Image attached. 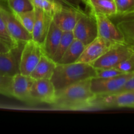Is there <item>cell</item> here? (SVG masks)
I'll list each match as a JSON object with an SVG mask.
<instances>
[{"mask_svg":"<svg viewBox=\"0 0 134 134\" xmlns=\"http://www.w3.org/2000/svg\"><path fill=\"white\" fill-rule=\"evenodd\" d=\"M90 81L89 79L56 91L52 107L66 111L90 109L92 101L96 96L91 90Z\"/></svg>","mask_w":134,"mask_h":134,"instance_id":"6da1fadb","label":"cell"},{"mask_svg":"<svg viewBox=\"0 0 134 134\" xmlns=\"http://www.w3.org/2000/svg\"><path fill=\"white\" fill-rule=\"evenodd\" d=\"M96 77V69L91 64L75 62L57 64L51 81L58 91L73 84Z\"/></svg>","mask_w":134,"mask_h":134,"instance_id":"7a4b0ae2","label":"cell"},{"mask_svg":"<svg viewBox=\"0 0 134 134\" xmlns=\"http://www.w3.org/2000/svg\"><path fill=\"white\" fill-rule=\"evenodd\" d=\"M133 51L134 47L127 43H115L91 65L96 69L116 68L125 61Z\"/></svg>","mask_w":134,"mask_h":134,"instance_id":"3957f363","label":"cell"},{"mask_svg":"<svg viewBox=\"0 0 134 134\" xmlns=\"http://www.w3.org/2000/svg\"><path fill=\"white\" fill-rule=\"evenodd\" d=\"M133 75L132 72L110 78L93 77L90 81L91 90L95 95L116 94Z\"/></svg>","mask_w":134,"mask_h":134,"instance_id":"277c9868","label":"cell"},{"mask_svg":"<svg viewBox=\"0 0 134 134\" xmlns=\"http://www.w3.org/2000/svg\"><path fill=\"white\" fill-rule=\"evenodd\" d=\"M114 107L134 108V92L96 95L92 101L90 109Z\"/></svg>","mask_w":134,"mask_h":134,"instance_id":"5b68a950","label":"cell"},{"mask_svg":"<svg viewBox=\"0 0 134 134\" xmlns=\"http://www.w3.org/2000/svg\"><path fill=\"white\" fill-rule=\"evenodd\" d=\"M43 54L41 44L33 39L25 43L21 53L20 73L30 75Z\"/></svg>","mask_w":134,"mask_h":134,"instance_id":"8992f818","label":"cell"},{"mask_svg":"<svg viewBox=\"0 0 134 134\" xmlns=\"http://www.w3.org/2000/svg\"><path fill=\"white\" fill-rule=\"evenodd\" d=\"M75 39L88 45L98 37V26L93 14L91 15L81 13L73 31Z\"/></svg>","mask_w":134,"mask_h":134,"instance_id":"52a82bcc","label":"cell"},{"mask_svg":"<svg viewBox=\"0 0 134 134\" xmlns=\"http://www.w3.org/2000/svg\"><path fill=\"white\" fill-rule=\"evenodd\" d=\"M93 15L97 22L98 36L113 43H125L122 33L109 16L102 14H93Z\"/></svg>","mask_w":134,"mask_h":134,"instance_id":"ba28073f","label":"cell"},{"mask_svg":"<svg viewBox=\"0 0 134 134\" xmlns=\"http://www.w3.org/2000/svg\"><path fill=\"white\" fill-rule=\"evenodd\" d=\"M24 44L22 43L17 47L0 54V75L14 77L20 73V61Z\"/></svg>","mask_w":134,"mask_h":134,"instance_id":"9c48e42d","label":"cell"},{"mask_svg":"<svg viewBox=\"0 0 134 134\" xmlns=\"http://www.w3.org/2000/svg\"><path fill=\"white\" fill-rule=\"evenodd\" d=\"M56 90L51 79L35 80L31 90L32 103L52 104L55 100Z\"/></svg>","mask_w":134,"mask_h":134,"instance_id":"30bf717a","label":"cell"},{"mask_svg":"<svg viewBox=\"0 0 134 134\" xmlns=\"http://www.w3.org/2000/svg\"><path fill=\"white\" fill-rule=\"evenodd\" d=\"M0 15L5 21L10 35L19 43H26L32 39V35L20 22L12 11H9L1 5Z\"/></svg>","mask_w":134,"mask_h":134,"instance_id":"8fae6325","label":"cell"},{"mask_svg":"<svg viewBox=\"0 0 134 134\" xmlns=\"http://www.w3.org/2000/svg\"><path fill=\"white\" fill-rule=\"evenodd\" d=\"M115 43H113L98 36L85 47L77 62L92 64L103 56Z\"/></svg>","mask_w":134,"mask_h":134,"instance_id":"7c38bea8","label":"cell"},{"mask_svg":"<svg viewBox=\"0 0 134 134\" xmlns=\"http://www.w3.org/2000/svg\"><path fill=\"white\" fill-rule=\"evenodd\" d=\"M35 79L19 73L13 77V95L22 102L32 103L31 90Z\"/></svg>","mask_w":134,"mask_h":134,"instance_id":"4fadbf2b","label":"cell"},{"mask_svg":"<svg viewBox=\"0 0 134 134\" xmlns=\"http://www.w3.org/2000/svg\"><path fill=\"white\" fill-rule=\"evenodd\" d=\"M81 12L75 8L63 6L52 16V20L63 31H72Z\"/></svg>","mask_w":134,"mask_h":134,"instance_id":"5bb4252c","label":"cell"},{"mask_svg":"<svg viewBox=\"0 0 134 134\" xmlns=\"http://www.w3.org/2000/svg\"><path fill=\"white\" fill-rule=\"evenodd\" d=\"M35 19L31 32L32 39L42 45L52 17L38 8H35Z\"/></svg>","mask_w":134,"mask_h":134,"instance_id":"9a60e30c","label":"cell"},{"mask_svg":"<svg viewBox=\"0 0 134 134\" xmlns=\"http://www.w3.org/2000/svg\"><path fill=\"white\" fill-rule=\"evenodd\" d=\"M63 31L51 20L44 42L41 45L43 54L52 58L58 46L62 35Z\"/></svg>","mask_w":134,"mask_h":134,"instance_id":"2e32d148","label":"cell"},{"mask_svg":"<svg viewBox=\"0 0 134 134\" xmlns=\"http://www.w3.org/2000/svg\"><path fill=\"white\" fill-rule=\"evenodd\" d=\"M56 65L57 64L51 58L43 54L30 76L35 80L51 79Z\"/></svg>","mask_w":134,"mask_h":134,"instance_id":"e0dca14e","label":"cell"},{"mask_svg":"<svg viewBox=\"0 0 134 134\" xmlns=\"http://www.w3.org/2000/svg\"><path fill=\"white\" fill-rule=\"evenodd\" d=\"M92 14H102L111 17L116 14L115 0H85Z\"/></svg>","mask_w":134,"mask_h":134,"instance_id":"ac0fdd59","label":"cell"},{"mask_svg":"<svg viewBox=\"0 0 134 134\" xmlns=\"http://www.w3.org/2000/svg\"><path fill=\"white\" fill-rule=\"evenodd\" d=\"M85 47L86 45L81 41L74 39L58 64H69L77 62Z\"/></svg>","mask_w":134,"mask_h":134,"instance_id":"d6986e66","label":"cell"},{"mask_svg":"<svg viewBox=\"0 0 134 134\" xmlns=\"http://www.w3.org/2000/svg\"><path fill=\"white\" fill-rule=\"evenodd\" d=\"M75 39L74 35H73V31H63L61 39L59 43L58 46L56 50V52L54 54L52 59L56 63L58 64L60 60L64 56V53L71 43H72Z\"/></svg>","mask_w":134,"mask_h":134,"instance_id":"ffe728a7","label":"cell"},{"mask_svg":"<svg viewBox=\"0 0 134 134\" xmlns=\"http://www.w3.org/2000/svg\"><path fill=\"white\" fill-rule=\"evenodd\" d=\"M116 26L122 33L125 43L134 47V20L119 21Z\"/></svg>","mask_w":134,"mask_h":134,"instance_id":"44dd1931","label":"cell"},{"mask_svg":"<svg viewBox=\"0 0 134 134\" xmlns=\"http://www.w3.org/2000/svg\"><path fill=\"white\" fill-rule=\"evenodd\" d=\"M7 3L13 13H22L35 9L33 0H7Z\"/></svg>","mask_w":134,"mask_h":134,"instance_id":"7402d4cb","label":"cell"},{"mask_svg":"<svg viewBox=\"0 0 134 134\" xmlns=\"http://www.w3.org/2000/svg\"><path fill=\"white\" fill-rule=\"evenodd\" d=\"M33 3L35 8L41 9L44 13L52 17L63 7V5L60 3L53 2L49 0H33Z\"/></svg>","mask_w":134,"mask_h":134,"instance_id":"603a6c76","label":"cell"},{"mask_svg":"<svg viewBox=\"0 0 134 134\" xmlns=\"http://www.w3.org/2000/svg\"><path fill=\"white\" fill-rule=\"evenodd\" d=\"M0 40L5 43L10 49L17 47L20 45V43H22L16 41L12 37L8 30L5 21L1 15H0Z\"/></svg>","mask_w":134,"mask_h":134,"instance_id":"cb8c5ba5","label":"cell"},{"mask_svg":"<svg viewBox=\"0 0 134 134\" xmlns=\"http://www.w3.org/2000/svg\"><path fill=\"white\" fill-rule=\"evenodd\" d=\"M13 13V12H12ZM22 26L30 33L32 32L35 19V9L22 13H13Z\"/></svg>","mask_w":134,"mask_h":134,"instance_id":"d4e9b609","label":"cell"},{"mask_svg":"<svg viewBox=\"0 0 134 134\" xmlns=\"http://www.w3.org/2000/svg\"><path fill=\"white\" fill-rule=\"evenodd\" d=\"M115 2L117 13L116 15H125L134 12V0H115Z\"/></svg>","mask_w":134,"mask_h":134,"instance_id":"484cf974","label":"cell"},{"mask_svg":"<svg viewBox=\"0 0 134 134\" xmlns=\"http://www.w3.org/2000/svg\"><path fill=\"white\" fill-rule=\"evenodd\" d=\"M0 94L13 98V77L0 75Z\"/></svg>","mask_w":134,"mask_h":134,"instance_id":"4316f807","label":"cell"},{"mask_svg":"<svg viewBox=\"0 0 134 134\" xmlns=\"http://www.w3.org/2000/svg\"><path fill=\"white\" fill-rule=\"evenodd\" d=\"M124 72L119 70L116 68H109V69H96V77L99 78H110V77H116L122 75Z\"/></svg>","mask_w":134,"mask_h":134,"instance_id":"83f0119b","label":"cell"},{"mask_svg":"<svg viewBox=\"0 0 134 134\" xmlns=\"http://www.w3.org/2000/svg\"><path fill=\"white\" fill-rule=\"evenodd\" d=\"M116 68L124 73L134 72V51L125 61L119 64Z\"/></svg>","mask_w":134,"mask_h":134,"instance_id":"f1b7e54d","label":"cell"},{"mask_svg":"<svg viewBox=\"0 0 134 134\" xmlns=\"http://www.w3.org/2000/svg\"><path fill=\"white\" fill-rule=\"evenodd\" d=\"M125 92H134V75L126 82L118 93Z\"/></svg>","mask_w":134,"mask_h":134,"instance_id":"f546056e","label":"cell"},{"mask_svg":"<svg viewBox=\"0 0 134 134\" xmlns=\"http://www.w3.org/2000/svg\"><path fill=\"white\" fill-rule=\"evenodd\" d=\"M49 1L58 3L62 5L63 6L75 8L78 4L79 1H82V0H49ZM82 1H84V0H82Z\"/></svg>","mask_w":134,"mask_h":134,"instance_id":"4dcf8cb0","label":"cell"},{"mask_svg":"<svg viewBox=\"0 0 134 134\" xmlns=\"http://www.w3.org/2000/svg\"><path fill=\"white\" fill-rule=\"evenodd\" d=\"M111 18H115L117 20V22L121 20H134V12L129 13V14H125V15L120 16H114L110 17Z\"/></svg>","mask_w":134,"mask_h":134,"instance_id":"1f68e13d","label":"cell"},{"mask_svg":"<svg viewBox=\"0 0 134 134\" xmlns=\"http://www.w3.org/2000/svg\"><path fill=\"white\" fill-rule=\"evenodd\" d=\"M10 49V48L5 43H4L3 42L0 40V54L7 52Z\"/></svg>","mask_w":134,"mask_h":134,"instance_id":"d6a6232c","label":"cell"},{"mask_svg":"<svg viewBox=\"0 0 134 134\" xmlns=\"http://www.w3.org/2000/svg\"><path fill=\"white\" fill-rule=\"evenodd\" d=\"M7 0H0V2H4V1H7Z\"/></svg>","mask_w":134,"mask_h":134,"instance_id":"836d02e7","label":"cell"},{"mask_svg":"<svg viewBox=\"0 0 134 134\" xmlns=\"http://www.w3.org/2000/svg\"><path fill=\"white\" fill-rule=\"evenodd\" d=\"M1 4H0V7H1Z\"/></svg>","mask_w":134,"mask_h":134,"instance_id":"e575fe53","label":"cell"},{"mask_svg":"<svg viewBox=\"0 0 134 134\" xmlns=\"http://www.w3.org/2000/svg\"><path fill=\"white\" fill-rule=\"evenodd\" d=\"M84 1H85V0H84Z\"/></svg>","mask_w":134,"mask_h":134,"instance_id":"d590c367","label":"cell"}]
</instances>
